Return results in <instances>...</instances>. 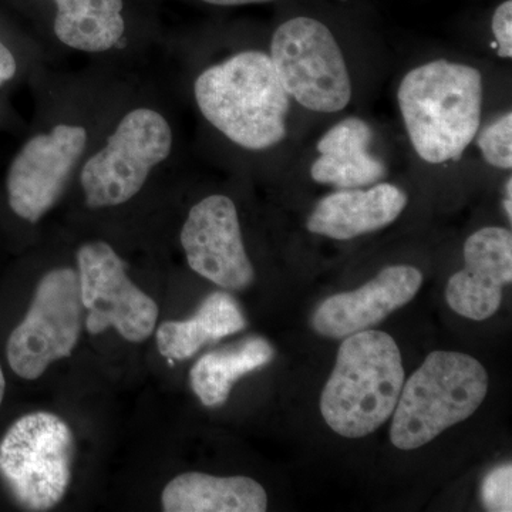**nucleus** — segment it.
Returning <instances> with one entry per match:
<instances>
[{"instance_id": "nucleus-1", "label": "nucleus", "mask_w": 512, "mask_h": 512, "mask_svg": "<svg viewBox=\"0 0 512 512\" xmlns=\"http://www.w3.org/2000/svg\"><path fill=\"white\" fill-rule=\"evenodd\" d=\"M92 72L72 79L43 73L35 82L36 126L5 175L10 211L22 221L37 224L59 204L134 84L120 79L113 66L101 64Z\"/></svg>"}, {"instance_id": "nucleus-2", "label": "nucleus", "mask_w": 512, "mask_h": 512, "mask_svg": "<svg viewBox=\"0 0 512 512\" xmlns=\"http://www.w3.org/2000/svg\"><path fill=\"white\" fill-rule=\"evenodd\" d=\"M190 94L205 127L232 151L265 157L291 144L296 109L268 49L237 46L195 64Z\"/></svg>"}, {"instance_id": "nucleus-3", "label": "nucleus", "mask_w": 512, "mask_h": 512, "mask_svg": "<svg viewBox=\"0 0 512 512\" xmlns=\"http://www.w3.org/2000/svg\"><path fill=\"white\" fill-rule=\"evenodd\" d=\"M407 146L427 167L460 164L487 117V79L468 60L437 56L413 64L396 87Z\"/></svg>"}, {"instance_id": "nucleus-4", "label": "nucleus", "mask_w": 512, "mask_h": 512, "mask_svg": "<svg viewBox=\"0 0 512 512\" xmlns=\"http://www.w3.org/2000/svg\"><path fill=\"white\" fill-rule=\"evenodd\" d=\"M178 153L180 134L167 103L134 83L73 183L79 185L89 210L123 207L156 174L177 163Z\"/></svg>"}, {"instance_id": "nucleus-5", "label": "nucleus", "mask_w": 512, "mask_h": 512, "mask_svg": "<svg viewBox=\"0 0 512 512\" xmlns=\"http://www.w3.org/2000/svg\"><path fill=\"white\" fill-rule=\"evenodd\" d=\"M404 384L402 353L392 336L367 329L343 340L320 412L346 439L375 433L392 417Z\"/></svg>"}, {"instance_id": "nucleus-6", "label": "nucleus", "mask_w": 512, "mask_h": 512, "mask_svg": "<svg viewBox=\"0 0 512 512\" xmlns=\"http://www.w3.org/2000/svg\"><path fill=\"white\" fill-rule=\"evenodd\" d=\"M266 49L301 113L330 120L348 113L356 96L355 74L346 47L325 22L293 16L276 26Z\"/></svg>"}, {"instance_id": "nucleus-7", "label": "nucleus", "mask_w": 512, "mask_h": 512, "mask_svg": "<svg viewBox=\"0 0 512 512\" xmlns=\"http://www.w3.org/2000/svg\"><path fill=\"white\" fill-rule=\"evenodd\" d=\"M487 390V370L474 357L441 350L430 353L403 384L390 427L393 446L400 450L426 446L473 416Z\"/></svg>"}, {"instance_id": "nucleus-8", "label": "nucleus", "mask_w": 512, "mask_h": 512, "mask_svg": "<svg viewBox=\"0 0 512 512\" xmlns=\"http://www.w3.org/2000/svg\"><path fill=\"white\" fill-rule=\"evenodd\" d=\"M73 454V433L62 417L25 414L0 441V478L20 507L49 511L67 493Z\"/></svg>"}, {"instance_id": "nucleus-9", "label": "nucleus", "mask_w": 512, "mask_h": 512, "mask_svg": "<svg viewBox=\"0 0 512 512\" xmlns=\"http://www.w3.org/2000/svg\"><path fill=\"white\" fill-rule=\"evenodd\" d=\"M83 323L79 274L55 268L37 285L25 319L9 336L10 369L25 380L39 379L50 365L72 356Z\"/></svg>"}, {"instance_id": "nucleus-10", "label": "nucleus", "mask_w": 512, "mask_h": 512, "mask_svg": "<svg viewBox=\"0 0 512 512\" xmlns=\"http://www.w3.org/2000/svg\"><path fill=\"white\" fill-rule=\"evenodd\" d=\"M76 261L87 332L100 335L113 328L131 343L150 338L160 309L131 281L127 262L113 245L101 239L84 242Z\"/></svg>"}, {"instance_id": "nucleus-11", "label": "nucleus", "mask_w": 512, "mask_h": 512, "mask_svg": "<svg viewBox=\"0 0 512 512\" xmlns=\"http://www.w3.org/2000/svg\"><path fill=\"white\" fill-rule=\"evenodd\" d=\"M188 266L227 291H244L255 281L234 198L222 192L195 202L180 232Z\"/></svg>"}, {"instance_id": "nucleus-12", "label": "nucleus", "mask_w": 512, "mask_h": 512, "mask_svg": "<svg viewBox=\"0 0 512 512\" xmlns=\"http://www.w3.org/2000/svg\"><path fill=\"white\" fill-rule=\"evenodd\" d=\"M313 184L329 190L363 188L390 178L392 160L376 124L359 114L330 120L301 158Z\"/></svg>"}, {"instance_id": "nucleus-13", "label": "nucleus", "mask_w": 512, "mask_h": 512, "mask_svg": "<svg viewBox=\"0 0 512 512\" xmlns=\"http://www.w3.org/2000/svg\"><path fill=\"white\" fill-rule=\"evenodd\" d=\"M464 268L448 279V306L464 318L485 320L503 302L512 281V232L490 225L477 229L464 242Z\"/></svg>"}, {"instance_id": "nucleus-14", "label": "nucleus", "mask_w": 512, "mask_h": 512, "mask_svg": "<svg viewBox=\"0 0 512 512\" xmlns=\"http://www.w3.org/2000/svg\"><path fill=\"white\" fill-rule=\"evenodd\" d=\"M421 285L423 274L416 266H387L356 291L338 293L320 303L312 316V328L325 338H348L403 308Z\"/></svg>"}, {"instance_id": "nucleus-15", "label": "nucleus", "mask_w": 512, "mask_h": 512, "mask_svg": "<svg viewBox=\"0 0 512 512\" xmlns=\"http://www.w3.org/2000/svg\"><path fill=\"white\" fill-rule=\"evenodd\" d=\"M407 205L409 194L389 178L369 187L330 190L313 204L306 229L333 241H352L390 227Z\"/></svg>"}, {"instance_id": "nucleus-16", "label": "nucleus", "mask_w": 512, "mask_h": 512, "mask_svg": "<svg viewBox=\"0 0 512 512\" xmlns=\"http://www.w3.org/2000/svg\"><path fill=\"white\" fill-rule=\"evenodd\" d=\"M52 33L59 47L114 66L121 56L137 53L131 46L124 0H53ZM116 67V66H114Z\"/></svg>"}, {"instance_id": "nucleus-17", "label": "nucleus", "mask_w": 512, "mask_h": 512, "mask_svg": "<svg viewBox=\"0 0 512 512\" xmlns=\"http://www.w3.org/2000/svg\"><path fill=\"white\" fill-rule=\"evenodd\" d=\"M161 504L165 512H264L268 495L252 478L191 471L165 485Z\"/></svg>"}, {"instance_id": "nucleus-18", "label": "nucleus", "mask_w": 512, "mask_h": 512, "mask_svg": "<svg viewBox=\"0 0 512 512\" xmlns=\"http://www.w3.org/2000/svg\"><path fill=\"white\" fill-rule=\"evenodd\" d=\"M247 328L241 306L227 292L211 293L187 320H167L157 330L158 352L173 363L187 360L207 343L217 342Z\"/></svg>"}, {"instance_id": "nucleus-19", "label": "nucleus", "mask_w": 512, "mask_h": 512, "mask_svg": "<svg viewBox=\"0 0 512 512\" xmlns=\"http://www.w3.org/2000/svg\"><path fill=\"white\" fill-rule=\"evenodd\" d=\"M274 355L271 343L258 336L244 340L235 348L207 353L192 366V392L204 406H222L241 377L268 365Z\"/></svg>"}, {"instance_id": "nucleus-20", "label": "nucleus", "mask_w": 512, "mask_h": 512, "mask_svg": "<svg viewBox=\"0 0 512 512\" xmlns=\"http://www.w3.org/2000/svg\"><path fill=\"white\" fill-rule=\"evenodd\" d=\"M473 150L488 167L501 173L512 170V111L511 107L485 117L474 140Z\"/></svg>"}, {"instance_id": "nucleus-21", "label": "nucleus", "mask_w": 512, "mask_h": 512, "mask_svg": "<svg viewBox=\"0 0 512 512\" xmlns=\"http://www.w3.org/2000/svg\"><path fill=\"white\" fill-rule=\"evenodd\" d=\"M483 503L488 511H512V467L504 464L484 478Z\"/></svg>"}, {"instance_id": "nucleus-22", "label": "nucleus", "mask_w": 512, "mask_h": 512, "mask_svg": "<svg viewBox=\"0 0 512 512\" xmlns=\"http://www.w3.org/2000/svg\"><path fill=\"white\" fill-rule=\"evenodd\" d=\"M490 49L497 59L512 60V0H504L491 16Z\"/></svg>"}, {"instance_id": "nucleus-23", "label": "nucleus", "mask_w": 512, "mask_h": 512, "mask_svg": "<svg viewBox=\"0 0 512 512\" xmlns=\"http://www.w3.org/2000/svg\"><path fill=\"white\" fill-rule=\"evenodd\" d=\"M200 2L221 6V8H235V6L262 5V3L276 2V0H200Z\"/></svg>"}, {"instance_id": "nucleus-24", "label": "nucleus", "mask_w": 512, "mask_h": 512, "mask_svg": "<svg viewBox=\"0 0 512 512\" xmlns=\"http://www.w3.org/2000/svg\"><path fill=\"white\" fill-rule=\"evenodd\" d=\"M503 207L505 215H507L508 221H512V175L508 173L504 183V200Z\"/></svg>"}, {"instance_id": "nucleus-25", "label": "nucleus", "mask_w": 512, "mask_h": 512, "mask_svg": "<svg viewBox=\"0 0 512 512\" xmlns=\"http://www.w3.org/2000/svg\"><path fill=\"white\" fill-rule=\"evenodd\" d=\"M5 376H3L2 366H0V404L3 402V396H5Z\"/></svg>"}]
</instances>
